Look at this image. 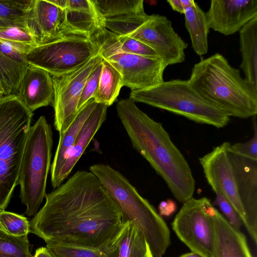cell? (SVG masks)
<instances>
[{
    "label": "cell",
    "mask_w": 257,
    "mask_h": 257,
    "mask_svg": "<svg viewBox=\"0 0 257 257\" xmlns=\"http://www.w3.org/2000/svg\"><path fill=\"white\" fill-rule=\"evenodd\" d=\"M33 115L16 94L0 98V211L7 207L18 185Z\"/></svg>",
    "instance_id": "obj_5"
},
{
    "label": "cell",
    "mask_w": 257,
    "mask_h": 257,
    "mask_svg": "<svg viewBox=\"0 0 257 257\" xmlns=\"http://www.w3.org/2000/svg\"><path fill=\"white\" fill-rule=\"evenodd\" d=\"M253 134L251 138L244 143H236L233 145L230 144L229 149L234 153L257 161V124L256 115L252 116Z\"/></svg>",
    "instance_id": "obj_35"
},
{
    "label": "cell",
    "mask_w": 257,
    "mask_h": 257,
    "mask_svg": "<svg viewBox=\"0 0 257 257\" xmlns=\"http://www.w3.org/2000/svg\"><path fill=\"white\" fill-rule=\"evenodd\" d=\"M93 38L99 53L121 74L123 86L131 90H143L162 83L167 67L158 58L147 57L120 51L110 33L102 29Z\"/></svg>",
    "instance_id": "obj_9"
},
{
    "label": "cell",
    "mask_w": 257,
    "mask_h": 257,
    "mask_svg": "<svg viewBox=\"0 0 257 257\" xmlns=\"http://www.w3.org/2000/svg\"><path fill=\"white\" fill-rule=\"evenodd\" d=\"M229 142H224L199 159L206 179L215 193H219L232 205L242 222L245 213L236 179L227 153Z\"/></svg>",
    "instance_id": "obj_14"
},
{
    "label": "cell",
    "mask_w": 257,
    "mask_h": 257,
    "mask_svg": "<svg viewBox=\"0 0 257 257\" xmlns=\"http://www.w3.org/2000/svg\"><path fill=\"white\" fill-rule=\"evenodd\" d=\"M102 58L99 53L78 69L62 76H52L54 125L59 134L64 133L76 116L85 82Z\"/></svg>",
    "instance_id": "obj_12"
},
{
    "label": "cell",
    "mask_w": 257,
    "mask_h": 257,
    "mask_svg": "<svg viewBox=\"0 0 257 257\" xmlns=\"http://www.w3.org/2000/svg\"><path fill=\"white\" fill-rule=\"evenodd\" d=\"M214 205L217 206L225 216V218L235 229L239 230L243 224L242 221L232 205L220 193H215Z\"/></svg>",
    "instance_id": "obj_36"
},
{
    "label": "cell",
    "mask_w": 257,
    "mask_h": 257,
    "mask_svg": "<svg viewBox=\"0 0 257 257\" xmlns=\"http://www.w3.org/2000/svg\"><path fill=\"white\" fill-rule=\"evenodd\" d=\"M227 153L232 167L240 201L245 213L243 224L252 240L257 243V161L238 155L229 149Z\"/></svg>",
    "instance_id": "obj_15"
},
{
    "label": "cell",
    "mask_w": 257,
    "mask_h": 257,
    "mask_svg": "<svg viewBox=\"0 0 257 257\" xmlns=\"http://www.w3.org/2000/svg\"><path fill=\"white\" fill-rule=\"evenodd\" d=\"M179 257H203V256H202L200 254H199L197 253L192 251L191 252L181 255Z\"/></svg>",
    "instance_id": "obj_42"
},
{
    "label": "cell",
    "mask_w": 257,
    "mask_h": 257,
    "mask_svg": "<svg viewBox=\"0 0 257 257\" xmlns=\"http://www.w3.org/2000/svg\"><path fill=\"white\" fill-rule=\"evenodd\" d=\"M66 12L69 24L91 39L102 28L91 0H68Z\"/></svg>",
    "instance_id": "obj_23"
},
{
    "label": "cell",
    "mask_w": 257,
    "mask_h": 257,
    "mask_svg": "<svg viewBox=\"0 0 257 257\" xmlns=\"http://www.w3.org/2000/svg\"><path fill=\"white\" fill-rule=\"evenodd\" d=\"M0 40L9 43L26 54L38 46L28 28L21 26L0 27Z\"/></svg>",
    "instance_id": "obj_29"
},
{
    "label": "cell",
    "mask_w": 257,
    "mask_h": 257,
    "mask_svg": "<svg viewBox=\"0 0 257 257\" xmlns=\"http://www.w3.org/2000/svg\"><path fill=\"white\" fill-rule=\"evenodd\" d=\"M0 228L7 233L18 237L28 236L30 222L22 215L3 210L0 211Z\"/></svg>",
    "instance_id": "obj_31"
},
{
    "label": "cell",
    "mask_w": 257,
    "mask_h": 257,
    "mask_svg": "<svg viewBox=\"0 0 257 257\" xmlns=\"http://www.w3.org/2000/svg\"><path fill=\"white\" fill-rule=\"evenodd\" d=\"M114 201L122 223L132 222L144 235L154 257H162L169 246L170 232L154 206L119 171L108 165L95 164L89 167Z\"/></svg>",
    "instance_id": "obj_4"
},
{
    "label": "cell",
    "mask_w": 257,
    "mask_h": 257,
    "mask_svg": "<svg viewBox=\"0 0 257 257\" xmlns=\"http://www.w3.org/2000/svg\"><path fill=\"white\" fill-rule=\"evenodd\" d=\"M185 26L191 39L192 48L198 55L206 54L208 50V36L209 28L205 13L197 3L186 10Z\"/></svg>",
    "instance_id": "obj_24"
},
{
    "label": "cell",
    "mask_w": 257,
    "mask_h": 257,
    "mask_svg": "<svg viewBox=\"0 0 257 257\" xmlns=\"http://www.w3.org/2000/svg\"><path fill=\"white\" fill-rule=\"evenodd\" d=\"M103 27L116 36H127L150 47L167 66L185 60L186 43L166 16L143 14L102 20Z\"/></svg>",
    "instance_id": "obj_8"
},
{
    "label": "cell",
    "mask_w": 257,
    "mask_h": 257,
    "mask_svg": "<svg viewBox=\"0 0 257 257\" xmlns=\"http://www.w3.org/2000/svg\"><path fill=\"white\" fill-rule=\"evenodd\" d=\"M68 0H53L49 2L57 7L63 10H66L67 7Z\"/></svg>",
    "instance_id": "obj_41"
},
{
    "label": "cell",
    "mask_w": 257,
    "mask_h": 257,
    "mask_svg": "<svg viewBox=\"0 0 257 257\" xmlns=\"http://www.w3.org/2000/svg\"><path fill=\"white\" fill-rule=\"evenodd\" d=\"M216 210L208 198L192 197L183 203L172 223L178 238L203 257L213 256Z\"/></svg>",
    "instance_id": "obj_10"
},
{
    "label": "cell",
    "mask_w": 257,
    "mask_h": 257,
    "mask_svg": "<svg viewBox=\"0 0 257 257\" xmlns=\"http://www.w3.org/2000/svg\"><path fill=\"white\" fill-rule=\"evenodd\" d=\"M101 21L145 13L143 0H91Z\"/></svg>",
    "instance_id": "obj_26"
},
{
    "label": "cell",
    "mask_w": 257,
    "mask_h": 257,
    "mask_svg": "<svg viewBox=\"0 0 257 257\" xmlns=\"http://www.w3.org/2000/svg\"><path fill=\"white\" fill-rule=\"evenodd\" d=\"M205 14L209 29L231 35L257 17V0H212Z\"/></svg>",
    "instance_id": "obj_16"
},
{
    "label": "cell",
    "mask_w": 257,
    "mask_h": 257,
    "mask_svg": "<svg viewBox=\"0 0 257 257\" xmlns=\"http://www.w3.org/2000/svg\"><path fill=\"white\" fill-rule=\"evenodd\" d=\"M32 1L0 0V27L17 26L27 28V19Z\"/></svg>",
    "instance_id": "obj_27"
},
{
    "label": "cell",
    "mask_w": 257,
    "mask_h": 257,
    "mask_svg": "<svg viewBox=\"0 0 257 257\" xmlns=\"http://www.w3.org/2000/svg\"><path fill=\"white\" fill-rule=\"evenodd\" d=\"M241 63L240 68L252 90L257 93V17L239 31Z\"/></svg>",
    "instance_id": "obj_22"
},
{
    "label": "cell",
    "mask_w": 257,
    "mask_h": 257,
    "mask_svg": "<svg viewBox=\"0 0 257 257\" xmlns=\"http://www.w3.org/2000/svg\"><path fill=\"white\" fill-rule=\"evenodd\" d=\"M175 202L171 199L161 201L158 206L159 214L164 216H169L176 210Z\"/></svg>",
    "instance_id": "obj_38"
},
{
    "label": "cell",
    "mask_w": 257,
    "mask_h": 257,
    "mask_svg": "<svg viewBox=\"0 0 257 257\" xmlns=\"http://www.w3.org/2000/svg\"><path fill=\"white\" fill-rule=\"evenodd\" d=\"M16 95L22 103L32 112L52 103L54 89L51 75L41 68L28 65Z\"/></svg>",
    "instance_id": "obj_17"
},
{
    "label": "cell",
    "mask_w": 257,
    "mask_h": 257,
    "mask_svg": "<svg viewBox=\"0 0 257 257\" xmlns=\"http://www.w3.org/2000/svg\"><path fill=\"white\" fill-rule=\"evenodd\" d=\"M167 3H169L173 10L183 14L186 9L193 6L196 3L193 0H169Z\"/></svg>",
    "instance_id": "obj_39"
},
{
    "label": "cell",
    "mask_w": 257,
    "mask_h": 257,
    "mask_svg": "<svg viewBox=\"0 0 257 257\" xmlns=\"http://www.w3.org/2000/svg\"><path fill=\"white\" fill-rule=\"evenodd\" d=\"M111 35L115 45L120 51L147 57L158 58L155 52L150 47L141 41L127 36Z\"/></svg>",
    "instance_id": "obj_33"
},
{
    "label": "cell",
    "mask_w": 257,
    "mask_h": 257,
    "mask_svg": "<svg viewBox=\"0 0 257 257\" xmlns=\"http://www.w3.org/2000/svg\"><path fill=\"white\" fill-rule=\"evenodd\" d=\"M102 60L97 64L94 69L88 76L78 104L79 111L90 99L93 98L96 92L99 78L101 72Z\"/></svg>",
    "instance_id": "obj_34"
},
{
    "label": "cell",
    "mask_w": 257,
    "mask_h": 257,
    "mask_svg": "<svg viewBox=\"0 0 257 257\" xmlns=\"http://www.w3.org/2000/svg\"><path fill=\"white\" fill-rule=\"evenodd\" d=\"M0 52L14 61L25 65H28L25 59L26 54L1 40H0Z\"/></svg>",
    "instance_id": "obj_37"
},
{
    "label": "cell",
    "mask_w": 257,
    "mask_h": 257,
    "mask_svg": "<svg viewBox=\"0 0 257 257\" xmlns=\"http://www.w3.org/2000/svg\"><path fill=\"white\" fill-rule=\"evenodd\" d=\"M98 53L94 39L75 36L37 46L26 54L25 59L28 65L60 76L78 69Z\"/></svg>",
    "instance_id": "obj_11"
},
{
    "label": "cell",
    "mask_w": 257,
    "mask_h": 257,
    "mask_svg": "<svg viewBox=\"0 0 257 257\" xmlns=\"http://www.w3.org/2000/svg\"><path fill=\"white\" fill-rule=\"evenodd\" d=\"M45 198L29 222L30 232L46 243L99 249L122 224L114 201L90 171L76 172Z\"/></svg>",
    "instance_id": "obj_1"
},
{
    "label": "cell",
    "mask_w": 257,
    "mask_h": 257,
    "mask_svg": "<svg viewBox=\"0 0 257 257\" xmlns=\"http://www.w3.org/2000/svg\"><path fill=\"white\" fill-rule=\"evenodd\" d=\"M27 28L38 46L71 37L91 39L68 23L66 10L46 0H33L27 19Z\"/></svg>",
    "instance_id": "obj_13"
},
{
    "label": "cell",
    "mask_w": 257,
    "mask_h": 257,
    "mask_svg": "<svg viewBox=\"0 0 257 257\" xmlns=\"http://www.w3.org/2000/svg\"><path fill=\"white\" fill-rule=\"evenodd\" d=\"M130 98L217 128L224 127L230 120L229 116L201 97L188 80L163 81L150 88L131 90Z\"/></svg>",
    "instance_id": "obj_7"
},
{
    "label": "cell",
    "mask_w": 257,
    "mask_h": 257,
    "mask_svg": "<svg viewBox=\"0 0 257 257\" xmlns=\"http://www.w3.org/2000/svg\"><path fill=\"white\" fill-rule=\"evenodd\" d=\"M204 100L229 117L257 114V93L221 54L215 53L193 66L188 80Z\"/></svg>",
    "instance_id": "obj_3"
},
{
    "label": "cell",
    "mask_w": 257,
    "mask_h": 257,
    "mask_svg": "<svg viewBox=\"0 0 257 257\" xmlns=\"http://www.w3.org/2000/svg\"><path fill=\"white\" fill-rule=\"evenodd\" d=\"M28 65L14 61L0 52V84L5 91V95L17 94L23 74Z\"/></svg>",
    "instance_id": "obj_28"
},
{
    "label": "cell",
    "mask_w": 257,
    "mask_h": 257,
    "mask_svg": "<svg viewBox=\"0 0 257 257\" xmlns=\"http://www.w3.org/2000/svg\"><path fill=\"white\" fill-rule=\"evenodd\" d=\"M99 249L104 257H154L144 235L128 221Z\"/></svg>",
    "instance_id": "obj_18"
},
{
    "label": "cell",
    "mask_w": 257,
    "mask_h": 257,
    "mask_svg": "<svg viewBox=\"0 0 257 257\" xmlns=\"http://www.w3.org/2000/svg\"><path fill=\"white\" fill-rule=\"evenodd\" d=\"M215 242L213 257H253L244 234L217 210L214 216Z\"/></svg>",
    "instance_id": "obj_20"
},
{
    "label": "cell",
    "mask_w": 257,
    "mask_h": 257,
    "mask_svg": "<svg viewBox=\"0 0 257 257\" xmlns=\"http://www.w3.org/2000/svg\"><path fill=\"white\" fill-rule=\"evenodd\" d=\"M53 143L51 125L42 115L30 128L18 179L20 197L28 216L38 212L46 195Z\"/></svg>",
    "instance_id": "obj_6"
},
{
    "label": "cell",
    "mask_w": 257,
    "mask_h": 257,
    "mask_svg": "<svg viewBox=\"0 0 257 257\" xmlns=\"http://www.w3.org/2000/svg\"><path fill=\"white\" fill-rule=\"evenodd\" d=\"M33 257H53L46 247L38 248Z\"/></svg>",
    "instance_id": "obj_40"
},
{
    "label": "cell",
    "mask_w": 257,
    "mask_h": 257,
    "mask_svg": "<svg viewBox=\"0 0 257 257\" xmlns=\"http://www.w3.org/2000/svg\"><path fill=\"white\" fill-rule=\"evenodd\" d=\"M46 247L53 257H104L100 249L54 243H46Z\"/></svg>",
    "instance_id": "obj_32"
},
{
    "label": "cell",
    "mask_w": 257,
    "mask_h": 257,
    "mask_svg": "<svg viewBox=\"0 0 257 257\" xmlns=\"http://www.w3.org/2000/svg\"><path fill=\"white\" fill-rule=\"evenodd\" d=\"M97 104L94 98L90 99L78 111L75 119L67 130L64 133L59 134L58 146L50 168L51 184L54 189L56 188L57 181L61 169L81 128Z\"/></svg>",
    "instance_id": "obj_21"
},
{
    "label": "cell",
    "mask_w": 257,
    "mask_h": 257,
    "mask_svg": "<svg viewBox=\"0 0 257 257\" xmlns=\"http://www.w3.org/2000/svg\"><path fill=\"white\" fill-rule=\"evenodd\" d=\"M5 91L3 86H2V85L0 84V98L3 97L4 95L5 96Z\"/></svg>",
    "instance_id": "obj_43"
},
{
    "label": "cell",
    "mask_w": 257,
    "mask_h": 257,
    "mask_svg": "<svg viewBox=\"0 0 257 257\" xmlns=\"http://www.w3.org/2000/svg\"><path fill=\"white\" fill-rule=\"evenodd\" d=\"M28 236L11 235L0 228V257H33Z\"/></svg>",
    "instance_id": "obj_30"
},
{
    "label": "cell",
    "mask_w": 257,
    "mask_h": 257,
    "mask_svg": "<svg viewBox=\"0 0 257 257\" xmlns=\"http://www.w3.org/2000/svg\"><path fill=\"white\" fill-rule=\"evenodd\" d=\"M117 115L133 147L145 159L182 204L193 197L195 181L183 154L161 123L123 99L116 104Z\"/></svg>",
    "instance_id": "obj_2"
},
{
    "label": "cell",
    "mask_w": 257,
    "mask_h": 257,
    "mask_svg": "<svg viewBox=\"0 0 257 257\" xmlns=\"http://www.w3.org/2000/svg\"><path fill=\"white\" fill-rule=\"evenodd\" d=\"M108 107L105 104L97 103L85 122L61 169L56 188L61 185L69 175L91 141L105 120Z\"/></svg>",
    "instance_id": "obj_19"
},
{
    "label": "cell",
    "mask_w": 257,
    "mask_h": 257,
    "mask_svg": "<svg viewBox=\"0 0 257 257\" xmlns=\"http://www.w3.org/2000/svg\"><path fill=\"white\" fill-rule=\"evenodd\" d=\"M102 64L98 86L93 98L97 103L109 106L115 100L123 86V80L118 71L103 58Z\"/></svg>",
    "instance_id": "obj_25"
}]
</instances>
